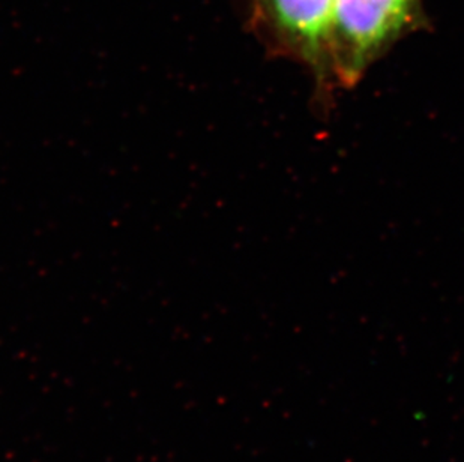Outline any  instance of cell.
<instances>
[{"mask_svg": "<svg viewBox=\"0 0 464 462\" xmlns=\"http://www.w3.org/2000/svg\"><path fill=\"white\" fill-rule=\"evenodd\" d=\"M424 0H334L338 88L355 86L400 40L425 26Z\"/></svg>", "mask_w": 464, "mask_h": 462, "instance_id": "obj_1", "label": "cell"}, {"mask_svg": "<svg viewBox=\"0 0 464 462\" xmlns=\"http://www.w3.org/2000/svg\"><path fill=\"white\" fill-rule=\"evenodd\" d=\"M250 17L267 50L305 66L324 100L338 88L334 0H251Z\"/></svg>", "mask_w": 464, "mask_h": 462, "instance_id": "obj_2", "label": "cell"}]
</instances>
